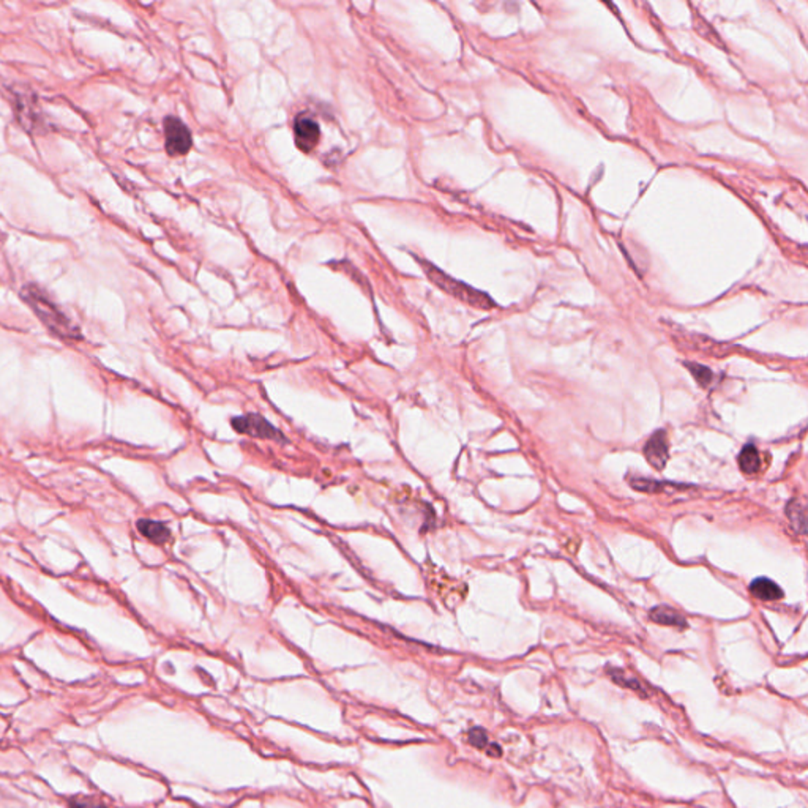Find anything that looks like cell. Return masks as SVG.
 <instances>
[{
	"mask_svg": "<svg viewBox=\"0 0 808 808\" xmlns=\"http://www.w3.org/2000/svg\"><path fill=\"white\" fill-rule=\"evenodd\" d=\"M23 299L43 321V324L50 327V330H52L56 335L67 339L81 338L78 327H74L67 319V316L52 304L50 297L40 288L25 286L23 289Z\"/></svg>",
	"mask_w": 808,
	"mask_h": 808,
	"instance_id": "1",
	"label": "cell"
},
{
	"mask_svg": "<svg viewBox=\"0 0 808 808\" xmlns=\"http://www.w3.org/2000/svg\"><path fill=\"white\" fill-rule=\"evenodd\" d=\"M786 511H788V516L791 518V521H793V524L794 526H799L800 527L799 531L804 532L805 531L804 529V527H805V511H804V507H802V505L799 502H797V500H793V502H791L788 505V507H786Z\"/></svg>",
	"mask_w": 808,
	"mask_h": 808,
	"instance_id": "12",
	"label": "cell"
},
{
	"mask_svg": "<svg viewBox=\"0 0 808 808\" xmlns=\"http://www.w3.org/2000/svg\"><path fill=\"white\" fill-rule=\"evenodd\" d=\"M233 428L237 433L248 434L251 438H261V439H272L278 440V443H286L284 436L268 423L262 416L257 414H246V416H240L233 418Z\"/></svg>",
	"mask_w": 808,
	"mask_h": 808,
	"instance_id": "4",
	"label": "cell"
},
{
	"mask_svg": "<svg viewBox=\"0 0 808 808\" xmlns=\"http://www.w3.org/2000/svg\"><path fill=\"white\" fill-rule=\"evenodd\" d=\"M422 268H425V272H427L431 281H433L434 284H438L440 289H444L445 293L454 295V297H456L458 300H463V301H466V304L477 306V308H482V310H488V308H491V306H494V301L489 299L487 294L478 293V290L466 286V284H463L460 281H455L454 278L447 277L445 273L438 270V268L431 266V264L422 262Z\"/></svg>",
	"mask_w": 808,
	"mask_h": 808,
	"instance_id": "2",
	"label": "cell"
},
{
	"mask_svg": "<svg viewBox=\"0 0 808 808\" xmlns=\"http://www.w3.org/2000/svg\"><path fill=\"white\" fill-rule=\"evenodd\" d=\"M739 467L743 474H748V476L756 474L759 471V467H761V458H759L758 449L755 445L748 444L743 447L739 455Z\"/></svg>",
	"mask_w": 808,
	"mask_h": 808,
	"instance_id": "10",
	"label": "cell"
},
{
	"mask_svg": "<svg viewBox=\"0 0 808 808\" xmlns=\"http://www.w3.org/2000/svg\"><path fill=\"white\" fill-rule=\"evenodd\" d=\"M70 808H107L105 804H101L94 797H84V796H74L70 799Z\"/></svg>",
	"mask_w": 808,
	"mask_h": 808,
	"instance_id": "13",
	"label": "cell"
},
{
	"mask_svg": "<svg viewBox=\"0 0 808 808\" xmlns=\"http://www.w3.org/2000/svg\"><path fill=\"white\" fill-rule=\"evenodd\" d=\"M650 619L660 626H670L677 628H685L687 621L676 610L670 606H655L650 610Z\"/></svg>",
	"mask_w": 808,
	"mask_h": 808,
	"instance_id": "9",
	"label": "cell"
},
{
	"mask_svg": "<svg viewBox=\"0 0 808 808\" xmlns=\"http://www.w3.org/2000/svg\"><path fill=\"white\" fill-rule=\"evenodd\" d=\"M294 139L295 145L301 152L310 153L316 149L321 139V128L313 116L301 112L294 118Z\"/></svg>",
	"mask_w": 808,
	"mask_h": 808,
	"instance_id": "5",
	"label": "cell"
},
{
	"mask_svg": "<svg viewBox=\"0 0 808 808\" xmlns=\"http://www.w3.org/2000/svg\"><path fill=\"white\" fill-rule=\"evenodd\" d=\"M750 592L758 600L763 602H775L783 597V591L780 589L777 583H774L769 578H758L753 581L750 584Z\"/></svg>",
	"mask_w": 808,
	"mask_h": 808,
	"instance_id": "8",
	"label": "cell"
},
{
	"mask_svg": "<svg viewBox=\"0 0 808 808\" xmlns=\"http://www.w3.org/2000/svg\"><path fill=\"white\" fill-rule=\"evenodd\" d=\"M136 526H138V531L141 532V535L147 538V540H150L152 543H157V545H164L166 542H169L171 531H169V527L164 524V522L142 518L136 522Z\"/></svg>",
	"mask_w": 808,
	"mask_h": 808,
	"instance_id": "7",
	"label": "cell"
},
{
	"mask_svg": "<svg viewBox=\"0 0 808 808\" xmlns=\"http://www.w3.org/2000/svg\"><path fill=\"white\" fill-rule=\"evenodd\" d=\"M164 125V145L166 152L171 157H182L190 152L193 145L191 131L183 123L180 118L174 116H168L163 122Z\"/></svg>",
	"mask_w": 808,
	"mask_h": 808,
	"instance_id": "3",
	"label": "cell"
},
{
	"mask_svg": "<svg viewBox=\"0 0 808 808\" xmlns=\"http://www.w3.org/2000/svg\"><path fill=\"white\" fill-rule=\"evenodd\" d=\"M611 677H613V681L616 682V683H621V685H624V687H628V688H633V690L641 692V688L638 685V681H635L633 677L632 679L626 677V674H624V672L621 670L611 671Z\"/></svg>",
	"mask_w": 808,
	"mask_h": 808,
	"instance_id": "14",
	"label": "cell"
},
{
	"mask_svg": "<svg viewBox=\"0 0 808 808\" xmlns=\"http://www.w3.org/2000/svg\"><path fill=\"white\" fill-rule=\"evenodd\" d=\"M687 366H688V370L692 371L693 378L698 381L699 385L708 387L710 384L714 374H712V371L708 368V366H703V365H698V363H687Z\"/></svg>",
	"mask_w": 808,
	"mask_h": 808,
	"instance_id": "11",
	"label": "cell"
},
{
	"mask_svg": "<svg viewBox=\"0 0 808 808\" xmlns=\"http://www.w3.org/2000/svg\"><path fill=\"white\" fill-rule=\"evenodd\" d=\"M643 451H644L646 458H648V461L655 467V469H663L668 458H670L665 431L660 429V431H657V433L652 434V438L648 440V444L644 445Z\"/></svg>",
	"mask_w": 808,
	"mask_h": 808,
	"instance_id": "6",
	"label": "cell"
},
{
	"mask_svg": "<svg viewBox=\"0 0 808 808\" xmlns=\"http://www.w3.org/2000/svg\"><path fill=\"white\" fill-rule=\"evenodd\" d=\"M469 742L477 748H487L488 747V736L487 732L480 728H474L469 732Z\"/></svg>",
	"mask_w": 808,
	"mask_h": 808,
	"instance_id": "15",
	"label": "cell"
}]
</instances>
